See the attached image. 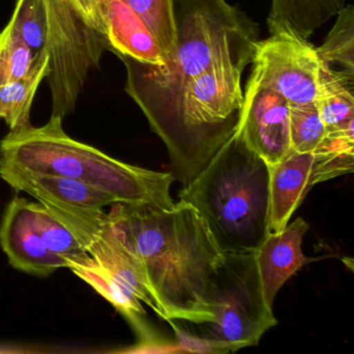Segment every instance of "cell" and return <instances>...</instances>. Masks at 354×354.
<instances>
[{
  "label": "cell",
  "instance_id": "8",
  "mask_svg": "<svg viewBox=\"0 0 354 354\" xmlns=\"http://www.w3.org/2000/svg\"><path fill=\"white\" fill-rule=\"evenodd\" d=\"M235 132L267 165L279 163L291 152L289 102L250 78Z\"/></svg>",
  "mask_w": 354,
  "mask_h": 354
},
{
  "label": "cell",
  "instance_id": "4",
  "mask_svg": "<svg viewBox=\"0 0 354 354\" xmlns=\"http://www.w3.org/2000/svg\"><path fill=\"white\" fill-rule=\"evenodd\" d=\"M179 196L223 254L256 252L269 234V165L236 132Z\"/></svg>",
  "mask_w": 354,
  "mask_h": 354
},
{
  "label": "cell",
  "instance_id": "14",
  "mask_svg": "<svg viewBox=\"0 0 354 354\" xmlns=\"http://www.w3.org/2000/svg\"><path fill=\"white\" fill-rule=\"evenodd\" d=\"M346 0H271L269 34L289 30L308 39L344 7Z\"/></svg>",
  "mask_w": 354,
  "mask_h": 354
},
{
  "label": "cell",
  "instance_id": "17",
  "mask_svg": "<svg viewBox=\"0 0 354 354\" xmlns=\"http://www.w3.org/2000/svg\"><path fill=\"white\" fill-rule=\"evenodd\" d=\"M49 73V55H37L28 75L0 88V119L5 120L10 131H20L32 126L30 109L41 82Z\"/></svg>",
  "mask_w": 354,
  "mask_h": 354
},
{
  "label": "cell",
  "instance_id": "15",
  "mask_svg": "<svg viewBox=\"0 0 354 354\" xmlns=\"http://www.w3.org/2000/svg\"><path fill=\"white\" fill-rule=\"evenodd\" d=\"M68 268L92 286L101 296L109 300L121 314H123L140 333L144 341H148L149 333L142 322L146 314L142 301L129 289L113 277L104 267L93 257L71 263Z\"/></svg>",
  "mask_w": 354,
  "mask_h": 354
},
{
  "label": "cell",
  "instance_id": "2",
  "mask_svg": "<svg viewBox=\"0 0 354 354\" xmlns=\"http://www.w3.org/2000/svg\"><path fill=\"white\" fill-rule=\"evenodd\" d=\"M177 44L162 66L119 55L127 72L125 91L157 133L182 91L211 68L252 64L258 24L227 0H174Z\"/></svg>",
  "mask_w": 354,
  "mask_h": 354
},
{
  "label": "cell",
  "instance_id": "21",
  "mask_svg": "<svg viewBox=\"0 0 354 354\" xmlns=\"http://www.w3.org/2000/svg\"><path fill=\"white\" fill-rule=\"evenodd\" d=\"M34 212L37 230L43 242L51 252L67 262V268L71 263L90 256L73 231L46 207L34 203Z\"/></svg>",
  "mask_w": 354,
  "mask_h": 354
},
{
  "label": "cell",
  "instance_id": "18",
  "mask_svg": "<svg viewBox=\"0 0 354 354\" xmlns=\"http://www.w3.org/2000/svg\"><path fill=\"white\" fill-rule=\"evenodd\" d=\"M323 44L317 48L322 69L354 80V8L346 6Z\"/></svg>",
  "mask_w": 354,
  "mask_h": 354
},
{
  "label": "cell",
  "instance_id": "10",
  "mask_svg": "<svg viewBox=\"0 0 354 354\" xmlns=\"http://www.w3.org/2000/svg\"><path fill=\"white\" fill-rule=\"evenodd\" d=\"M0 245L14 268L32 275L48 277L67 262L45 245L35 221L34 203L15 196L0 223Z\"/></svg>",
  "mask_w": 354,
  "mask_h": 354
},
{
  "label": "cell",
  "instance_id": "24",
  "mask_svg": "<svg viewBox=\"0 0 354 354\" xmlns=\"http://www.w3.org/2000/svg\"><path fill=\"white\" fill-rule=\"evenodd\" d=\"M326 131L315 103L290 104V144L296 153H313Z\"/></svg>",
  "mask_w": 354,
  "mask_h": 354
},
{
  "label": "cell",
  "instance_id": "1",
  "mask_svg": "<svg viewBox=\"0 0 354 354\" xmlns=\"http://www.w3.org/2000/svg\"><path fill=\"white\" fill-rule=\"evenodd\" d=\"M109 217L165 321L211 322V277L225 254L198 210L182 200L171 209L117 203Z\"/></svg>",
  "mask_w": 354,
  "mask_h": 354
},
{
  "label": "cell",
  "instance_id": "22",
  "mask_svg": "<svg viewBox=\"0 0 354 354\" xmlns=\"http://www.w3.org/2000/svg\"><path fill=\"white\" fill-rule=\"evenodd\" d=\"M35 57L10 20L0 32V88L28 75Z\"/></svg>",
  "mask_w": 354,
  "mask_h": 354
},
{
  "label": "cell",
  "instance_id": "3",
  "mask_svg": "<svg viewBox=\"0 0 354 354\" xmlns=\"http://www.w3.org/2000/svg\"><path fill=\"white\" fill-rule=\"evenodd\" d=\"M0 167L77 180L123 204L175 206L171 173L136 167L77 142L66 133L63 119L55 115L42 127L10 131L0 142Z\"/></svg>",
  "mask_w": 354,
  "mask_h": 354
},
{
  "label": "cell",
  "instance_id": "20",
  "mask_svg": "<svg viewBox=\"0 0 354 354\" xmlns=\"http://www.w3.org/2000/svg\"><path fill=\"white\" fill-rule=\"evenodd\" d=\"M146 24L159 48L169 62L177 44L174 0H122ZM165 63V64H167Z\"/></svg>",
  "mask_w": 354,
  "mask_h": 354
},
{
  "label": "cell",
  "instance_id": "7",
  "mask_svg": "<svg viewBox=\"0 0 354 354\" xmlns=\"http://www.w3.org/2000/svg\"><path fill=\"white\" fill-rule=\"evenodd\" d=\"M250 80L270 88L289 104L315 103L322 64L317 47L289 30L259 40Z\"/></svg>",
  "mask_w": 354,
  "mask_h": 354
},
{
  "label": "cell",
  "instance_id": "9",
  "mask_svg": "<svg viewBox=\"0 0 354 354\" xmlns=\"http://www.w3.org/2000/svg\"><path fill=\"white\" fill-rule=\"evenodd\" d=\"M0 178L17 192L34 196L59 218L97 214L105 207L117 204L106 192L62 176L0 167Z\"/></svg>",
  "mask_w": 354,
  "mask_h": 354
},
{
  "label": "cell",
  "instance_id": "5",
  "mask_svg": "<svg viewBox=\"0 0 354 354\" xmlns=\"http://www.w3.org/2000/svg\"><path fill=\"white\" fill-rule=\"evenodd\" d=\"M48 24L53 115L64 120L75 109L88 73L98 69L107 38V0H42Z\"/></svg>",
  "mask_w": 354,
  "mask_h": 354
},
{
  "label": "cell",
  "instance_id": "13",
  "mask_svg": "<svg viewBox=\"0 0 354 354\" xmlns=\"http://www.w3.org/2000/svg\"><path fill=\"white\" fill-rule=\"evenodd\" d=\"M107 38L109 51L150 65L167 63L150 30L122 0H107Z\"/></svg>",
  "mask_w": 354,
  "mask_h": 354
},
{
  "label": "cell",
  "instance_id": "12",
  "mask_svg": "<svg viewBox=\"0 0 354 354\" xmlns=\"http://www.w3.org/2000/svg\"><path fill=\"white\" fill-rule=\"evenodd\" d=\"M313 153L291 151L283 160L269 165V233L279 232L314 186Z\"/></svg>",
  "mask_w": 354,
  "mask_h": 354
},
{
  "label": "cell",
  "instance_id": "6",
  "mask_svg": "<svg viewBox=\"0 0 354 354\" xmlns=\"http://www.w3.org/2000/svg\"><path fill=\"white\" fill-rule=\"evenodd\" d=\"M208 302L213 319L202 323L204 337L229 352L258 345L277 324L265 301L254 252L225 254L211 277Z\"/></svg>",
  "mask_w": 354,
  "mask_h": 354
},
{
  "label": "cell",
  "instance_id": "11",
  "mask_svg": "<svg viewBox=\"0 0 354 354\" xmlns=\"http://www.w3.org/2000/svg\"><path fill=\"white\" fill-rule=\"evenodd\" d=\"M308 229L310 225L297 217L281 231L269 233L254 252L265 301L272 310L283 283L312 261L304 256L301 248Z\"/></svg>",
  "mask_w": 354,
  "mask_h": 354
},
{
  "label": "cell",
  "instance_id": "19",
  "mask_svg": "<svg viewBox=\"0 0 354 354\" xmlns=\"http://www.w3.org/2000/svg\"><path fill=\"white\" fill-rule=\"evenodd\" d=\"M353 165L354 132L325 134L313 152V184L351 174Z\"/></svg>",
  "mask_w": 354,
  "mask_h": 354
},
{
  "label": "cell",
  "instance_id": "25",
  "mask_svg": "<svg viewBox=\"0 0 354 354\" xmlns=\"http://www.w3.org/2000/svg\"><path fill=\"white\" fill-rule=\"evenodd\" d=\"M167 322L175 329L176 335L179 342V349L181 351L198 352V353H229V351L221 344L206 337H194L187 331L179 328L173 320Z\"/></svg>",
  "mask_w": 354,
  "mask_h": 354
},
{
  "label": "cell",
  "instance_id": "16",
  "mask_svg": "<svg viewBox=\"0 0 354 354\" xmlns=\"http://www.w3.org/2000/svg\"><path fill=\"white\" fill-rule=\"evenodd\" d=\"M353 84V80L321 70L315 105L326 134L354 132Z\"/></svg>",
  "mask_w": 354,
  "mask_h": 354
},
{
  "label": "cell",
  "instance_id": "23",
  "mask_svg": "<svg viewBox=\"0 0 354 354\" xmlns=\"http://www.w3.org/2000/svg\"><path fill=\"white\" fill-rule=\"evenodd\" d=\"M11 21L35 57L48 48V24L42 0H17Z\"/></svg>",
  "mask_w": 354,
  "mask_h": 354
}]
</instances>
